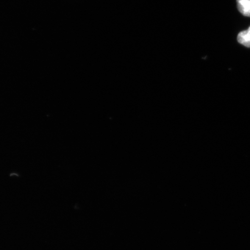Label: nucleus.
<instances>
[{"instance_id":"f257e3e1","label":"nucleus","mask_w":250,"mask_h":250,"mask_svg":"<svg viewBox=\"0 0 250 250\" xmlns=\"http://www.w3.org/2000/svg\"><path fill=\"white\" fill-rule=\"evenodd\" d=\"M237 5L240 13L250 17V0H237Z\"/></svg>"},{"instance_id":"f03ea898","label":"nucleus","mask_w":250,"mask_h":250,"mask_svg":"<svg viewBox=\"0 0 250 250\" xmlns=\"http://www.w3.org/2000/svg\"><path fill=\"white\" fill-rule=\"evenodd\" d=\"M237 41L242 45L250 48V27L248 30L241 31L238 34Z\"/></svg>"}]
</instances>
